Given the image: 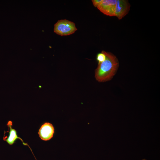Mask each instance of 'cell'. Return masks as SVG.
I'll return each instance as SVG.
<instances>
[{"mask_svg":"<svg viewBox=\"0 0 160 160\" xmlns=\"http://www.w3.org/2000/svg\"><path fill=\"white\" fill-rule=\"evenodd\" d=\"M105 60L98 64L95 71V77L97 81L103 82L111 79L114 75L119 66L116 57L111 53L104 51Z\"/></svg>","mask_w":160,"mask_h":160,"instance_id":"obj_1","label":"cell"},{"mask_svg":"<svg viewBox=\"0 0 160 160\" xmlns=\"http://www.w3.org/2000/svg\"><path fill=\"white\" fill-rule=\"evenodd\" d=\"M75 23L66 19L58 20L54 25V31L61 36L72 34L77 30Z\"/></svg>","mask_w":160,"mask_h":160,"instance_id":"obj_2","label":"cell"},{"mask_svg":"<svg viewBox=\"0 0 160 160\" xmlns=\"http://www.w3.org/2000/svg\"><path fill=\"white\" fill-rule=\"evenodd\" d=\"M130 7V5L128 1L117 0L114 16L119 20L121 19L128 13Z\"/></svg>","mask_w":160,"mask_h":160,"instance_id":"obj_3","label":"cell"},{"mask_svg":"<svg viewBox=\"0 0 160 160\" xmlns=\"http://www.w3.org/2000/svg\"><path fill=\"white\" fill-rule=\"evenodd\" d=\"M117 0H103L97 8L104 14L109 16H114Z\"/></svg>","mask_w":160,"mask_h":160,"instance_id":"obj_4","label":"cell"},{"mask_svg":"<svg viewBox=\"0 0 160 160\" xmlns=\"http://www.w3.org/2000/svg\"><path fill=\"white\" fill-rule=\"evenodd\" d=\"M54 133V128L53 125L50 123L46 122L41 126L38 134L41 140L47 141L52 138Z\"/></svg>","mask_w":160,"mask_h":160,"instance_id":"obj_5","label":"cell"},{"mask_svg":"<svg viewBox=\"0 0 160 160\" xmlns=\"http://www.w3.org/2000/svg\"><path fill=\"white\" fill-rule=\"evenodd\" d=\"M7 125L9 128V136L7 137H3V140L6 141L9 145H12L15 142L17 139L20 138L17 135L16 130L12 128V122L11 121L8 122Z\"/></svg>","mask_w":160,"mask_h":160,"instance_id":"obj_6","label":"cell"},{"mask_svg":"<svg viewBox=\"0 0 160 160\" xmlns=\"http://www.w3.org/2000/svg\"><path fill=\"white\" fill-rule=\"evenodd\" d=\"M106 58V56L104 51H102L101 52L98 53L96 57V59L98 62V64L103 62L105 60Z\"/></svg>","mask_w":160,"mask_h":160,"instance_id":"obj_7","label":"cell"},{"mask_svg":"<svg viewBox=\"0 0 160 160\" xmlns=\"http://www.w3.org/2000/svg\"><path fill=\"white\" fill-rule=\"evenodd\" d=\"M103 0H92V2L94 7H97L99 5Z\"/></svg>","mask_w":160,"mask_h":160,"instance_id":"obj_8","label":"cell"},{"mask_svg":"<svg viewBox=\"0 0 160 160\" xmlns=\"http://www.w3.org/2000/svg\"><path fill=\"white\" fill-rule=\"evenodd\" d=\"M142 160H146L145 159H142Z\"/></svg>","mask_w":160,"mask_h":160,"instance_id":"obj_9","label":"cell"}]
</instances>
